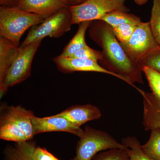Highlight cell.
<instances>
[{"mask_svg": "<svg viewBox=\"0 0 160 160\" xmlns=\"http://www.w3.org/2000/svg\"><path fill=\"white\" fill-rule=\"evenodd\" d=\"M94 21L89 27V35L102 49V58L100 62L103 68L119 76L122 80L137 89L135 83H144L142 68L129 58L111 26L101 20Z\"/></svg>", "mask_w": 160, "mask_h": 160, "instance_id": "6da1fadb", "label": "cell"}, {"mask_svg": "<svg viewBox=\"0 0 160 160\" xmlns=\"http://www.w3.org/2000/svg\"><path fill=\"white\" fill-rule=\"evenodd\" d=\"M30 110L21 106H9L2 115L0 120V138L21 143L30 141L35 135Z\"/></svg>", "mask_w": 160, "mask_h": 160, "instance_id": "7a4b0ae2", "label": "cell"}, {"mask_svg": "<svg viewBox=\"0 0 160 160\" xmlns=\"http://www.w3.org/2000/svg\"><path fill=\"white\" fill-rule=\"evenodd\" d=\"M46 19L18 7H0V36L19 46L20 40L27 29L39 25Z\"/></svg>", "mask_w": 160, "mask_h": 160, "instance_id": "3957f363", "label": "cell"}, {"mask_svg": "<svg viewBox=\"0 0 160 160\" xmlns=\"http://www.w3.org/2000/svg\"><path fill=\"white\" fill-rule=\"evenodd\" d=\"M126 149L122 143L106 132L86 126L83 135L80 138L76 148L74 160H92L100 152L108 149Z\"/></svg>", "mask_w": 160, "mask_h": 160, "instance_id": "277c9868", "label": "cell"}, {"mask_svg": "<svg viewBox=\"0 0 160 160\" xmlns=\"http://www.w3.org/2000/svg\"><path fill=\"white\" fill-rule=\"evenodd\" d=\"M120 44L129 58L142 67L143 62L160 48L152 34L149 22H142L127 43Z\"/></svg>", "mask_w": 160, "mask_h": 160, "instance_id": "5b68a950", "label": "cell"}, {"mask_svg": "<svg viewBox=\"0 0 160 160\" xmlns=\"http://www.w3.org/2000/svg\"><path fill=\"white\" fill-rule=\"evenodd\" d=\"M72 22V15L69 7L61 9L32 27L21 46L42 41L47 37L59 38L70 30Z\"/></svg>", "mask_w": 160, "mask_h": 160, "instance_id": "8992f818", "label": "cell"}, {"mask_svg": "<svg viewBox=\"0 0 160 160\" xmlns=\"http://www.w3.org/2000/svg\"><path fill=\"white\" fill-rule=\"evenodd\" d=\"M42 41L19 46L17 54L6 75L4 83L0 86V96L6 94L9 87L26 80L31 75L32 60Z\"/></svg>", "mask_w": 160, "mask_h": 160, "instance_id": "52a82bcc", "label": "cell"}, {"mask_svg": "<svg viewBox=\"0 0 160 160\" xmlns=\"http://www.w3.org/2000/svg\"><path fill=\"white\" fill-rule=\"evenodd\" d=\"M126 0H87L82 5L70 6L72 15V25L85 21L98 20L112 12H129L125 5Z\"/></svg>", "mask_w": 160, "mask_h": 160, "instance_id": "ba28073f", "label": "cell"}, {"mask_svg": "<svg viewBox=\"0 0 160 160\" xmlns=\"http://www.w3.org/2000/svg\"><path fill=\"white\" fill-rule=\"evenodd\" d=\"M32 122L35 135L43 132H65L80 138L84 133V130L80 127L74 126L65 118L57 115L44 118L34 116Z\"/></svg>", "mask_w": 160, "mask_h": 160, "instance_id": "9c48e42d", "label": "cell"}, {"mask_svg": "<svg viewBox=\"0 0 160 160\" xmlns=\"http://www.w3.org/2000/svg\"><path fill=\"white\" fill-rule=\"evenodd\" d=\"M58 69L64 73L74 72H94L106 73L122 80L119 76L100 66L97 61L58 56L52 59Z\"/></svg>", "mask_w": 160, "mask_h": 160, "instance_id": "30bf717a", "label": "cell"}, {"mask_svg": "<svg viewBox=\"0 0 160 160\" xmlns=\"http://www.w3.org/2000/svg\"><path fill=\"white\" fill-rule=\"evenodd\" d=\"M69 7L66 0H22L17 7L46 18L61 9Z\"/></svg>", "mask_w": 160, "mask_h": 160, "instance_id": "8fae6325", "label": "cell"}, {"mask_svg": "<svg viewBox=\"0 0 160 160\" xmlns=\"http://www.w3.org/2000/svg\"><path fill=\"white\" fill-rule=\"evenodd\" d=\"M143 98V125L146 130L160 129V100L152 92L137 89Z\"/></svg>", "mask_w": 160, "mask_h": 160, "instance_id": "7c38bea8", "label": "cell"}, {"mask_svg": "<svg viewBox=\"0 0 160 160\" xmlns=\"http://www.w3.org/2000/svg\"><path fill=\"white\" fill-rule=\"evenodd\" d=\"M56 115L65 118L74 126L80 127L87 122L98 119L102 113L96 106L86 104L71 106Z\"/></svg>", "mask_w": 160, "mask_h": 160, "instance_id": "4fadbf2b", "label": "cell"}, {"mask_svg": "<svg viewBox=\"0 0 160 160\" xmlns=\"http://www.w3.org/2000/svg\"><path fill=\"white\" fill-rule=\"evenodd\" d=\"M18 47L6 38L0 36V86L4 83L16 57Z\"/></svg>", "mask_w": 160, "mask_h": 160, "instance_id": "5bb4252c", "label": "cell"}, {"mask_svg": "<svg viewBox=\"0 0 160 160\" xmlns=\"http://www.w3.org/2000/svg\"><path fill=\"white\" fill-rule=\"evenodd\" d=\"M92 22V21H85L79 24L78 29L76 33L64 48L60 56L69 57L87 46L85 41V35Z\"/></svg>", "mask_w": 160, "mask_h": 160, "instance_id": "9a60e30c", "label": "cell"}, {"mask_svg": "<svg viewBox=\"0 0 160 160\" xmlns=\"http://www.w3.org/2000/svg\"><path fill=\"white\" fill-rule=\"evenodd\" d=\"M98 20L107 23L112 28L126 23L138 26L142 22L141 18L138 17L129 13L128 12L121 11L112 12L105 15Z\"/></svg>", "mask_w": 160, "mask_h": 160, "instance_id": "2e32d148", "label": "cell"}, {"mask_svg": "<svg viewBox=\"0 0 160 160\" xmlns=\"http://www.w3.org/2000/svg\"><path fill=\"white\" fill-rule=\"evenodd\" d=\"M32 143L30 141H26L7 147L5 152L6 160H33L32 157Z\"/></svg>", "mask_w": 160, "mask_h": 160, "instance_id": "e0dca14e", "label": "cell"}, {"mask_svg": "<svg viewBox=\"0 0 160 160\" xmlns=\"http://www.w3.org/2000/svg\"><path fill=\"white\" fill-rule=\"evenodd\" d=\"M122 143L126 147L129 160H154L144 152L139 141L134 137L124 138Z\"/></svg>", "mask_w": 160, "mask_h": 160, "instance_id": "ac0fdd59", "label": "cell"}, {"mask_svg": "<svg viewBox=\"0 0 160 160\" xmlns=\"http://www.w3.org/2000/svg\"><path fill=\"white\" fill-rule=\"evenodd\" d=\"M141 147L149 157L154 160H160V129L151 130L149 140Z\"/></svg>", "mask_w": 160, "mask_h": 160, "instance_id": "d6986e66", "label": "cell"}, {"mask_svg": "<svg viewBox=\"0 0 160 160\" xmlns=\"http://www.w3.org/2000/svg\"><path fill=\"white\" fill-rule=\"evenodd\" d=\"M149 23L152 34L160 46V0H153Z\"/></svg>", "mask_w": 160, "mask_h": 160, "instance_id": "ffe728a7", "label": "cell"}, {"mask_svg": "<svg viewBox=\"0 0 160 160\" xmlns=\"http://www.w3.org/2000/svg\"><path fill=\"white\" fill-rule=\"evenodd\" d=\"M142 71L148 81L152 93L160 100V72L147 66H143Z\"/></svg>", "mask_w": 160, "mask_h": 160, "instance_id": "44dd1931", "label": "cell"}, {"mask_svg": "<svg viewBox=\"0 0 160 160\" xmlns=\"http://www.w3.org/2000/svg\"><path fill=\"white\" fill-rule=\"evenodd\" d=\"M137 26L129 23L122 24L113 28V32L120 43H127L130 39Z\"/></svg>", "mask_w": 160, "mask_h": 160, "instance_id": "7402d4cb", "label": "cell"}, {"mask_svg": "<svg viewBox=\"0 0 160 160\" xmlns=\"http://www.w3.org/2000/svg\"><path fill=\"white\" fill-rule=\"evenodd\" d=\"M92 160H129L126 149H114L96 155Z\"/></svg>", "mask_w": 160, "mask_h": 160, "instance_id": "603a6c76", "label": "cell"}, {"mask_svg": "<svg viewBox=\"0 0 160 160\" xmlns=\"http://www.w3.org/2000/svg\"><path fill=\"white\" fill-rule=\"evenodd\" d=\"M69 57L93 60L98 62L102 60V52L92 49L87 46Z\"/></svg>", "mask_w": 160, "mask_h": 160, "instance_id": "cb8c5ba5", "label": "cell"}, {"mask_svg": "<svg viewBox=\"0 0 160 160\" xmlns=\"http://www.w3.org/2000/svg\"><path fill=\"white\" fill-rule=\"evenodd\" d=\"M32 157L33 160H60L47 151L46 148L36 146L33 142L32 147Z\"/></svg>", "mask_w": 160, "mask_h": 160, "instance_id": "d4e9b609", "label": "cell"}, {"mask_svg": "<svg viewBox=\"0 0 160 160\" xmlns=\"http://www.w3.org/2000/svg\"><path fill=\"white\" fill-rule=\"evenodd\" d=\"M147 66L160 72V48L148 57L142 64V67Z\"/></svg>", "mask_w": 160, "mask_h": 160, "instance_id": "484cf974", "label": "cell"}, {"mask_svg": "<svg viewBox=\"0 0 160 160\" xmlns=\"http://www.w3.org/2000/svg\"><path fill=\"white\" fill-rule=\"evenodd\" d=\"M22 0H0L1 6L17 7Z\"/></svg>", "mask_w": 160, "mask_h": 160, "instance_id": "4316f807", "label": "cell"}, {"mask_svg": "<svg viewBox=\"0 0 160 160\" xmlns=\"http://www.w3.org/2000/svg\"><path fill=\"white\" fill-rule=\"evenodd\" d=\"M68 2L70 6H79L86 2L87 0H66Z\"/></svg>", "mask_w": 160, "mask_h": 160, "instance_id": "83f0119b", "label": "cell"}, {"mask_svg": "<svg viewBox=\"0 0 160 160\" xmlns=\"http://www.w3.org/2000/svg\"><path fill=\"white\" fill-rule=\"evenodd\" d=\"M148 0H134L136 4L139 6H142L145 5L148 2Z\"/></svg>", "mask_w": 160, "mask_h": 160, "instance_id": "f1b7e54d", "label": "cell"}]
</instances>
